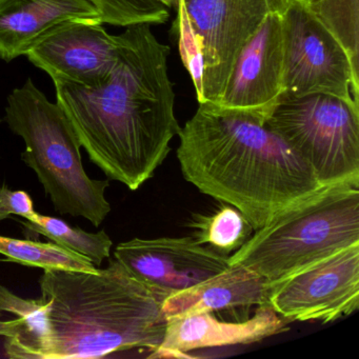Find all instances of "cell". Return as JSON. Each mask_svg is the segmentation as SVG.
<instances>
[{
	"label": "cell",
	"instance_id": "e0dca14e",
	"mask_svg": "<svg viewBox=\"0 0 359 359\" xmlns=\"http://www.w3.org/2000/svg\"><path fill=\"white\" fill-rule=\"evenodd\" d=\"M20 224L24 228L26 237L33 239L43 235L53 243L89 258L96 266H100L104 259L110 257L113 243L104 231L86 232L60 218L39 213H36L32 220L26 219Z\"/></svg>",
	"mask_w": 359,
	"mask_h": 359
},
{
	"label": "cell",
	"instance_id": "8992f818",
	"mask_svg": "<svg viewBox=\"0 0 359 359\" xmlns=\"http://www.w3.org/2000/svg\"><path fill=\"white\" fill-rule=\"evenodd\" d=\"M325 187L359 188V104L327 94L281 95L266 121Z\"/></svg>",
	"mask_w": 359,
	"mask_h": 359
},
{
	"label": "cell",
	"instance_id": "44dd1931",
	"mask_svg": "<svg viewBox=\"0 0 359 359\" xmlns=\"http://www.w3.org/2000/svg\"><path fill=\"white\" fill-rule=\"evenodd\" d=\"M104 24L130 27L140 24H163L170 18V8L159 0H91Z\"/></svg>",
	"mask_w": 359,
	"mask_h": 359
},
{
	"label": "cell",
	"instance_id": "cb8c5ba5",
	"mask_svg": "<svg viewBox=\"0 0 359 359\" xmlns=\"http://www.w3.org/2000/svg\"><path fill=\"white\" fill-rule=\"evenodd\" d=\"M159 1H161V3L167 6V7L171 8L173 7V6H177L178 0H159Z\"/></svg>",
	"mask_w": 359,
	"mask_h": 359
},
{
	"label": "cell",
	"instance_id": "484cf974",
	"mask_svg": "<svg viewBox=\"0 0 359 359\" xmlns=\"http://www.w3.org/2000/svg\"><path fill=\"white\" fill-rule=\"evenodd\" d=\"M0 123H1V119H0Z\"/></svg>",
	"mask_w": 359,
	"mask_h": 359
},
{
	"label": "cell",
	"instance_id": "ac0fdd59",
	"mask_svg": "<svg viewBox=\"0 0 359 359\" xmlns=\"http://www.w3.org/2000/svg\"><path fill=\"white\" fill-rule=\"evenodd\" d=\"M0 254L7 262H18L43 270L96 272L97 266L85 256L70 251L53 241L41 243L33 239H15L0 236Z\"/></svg>",
	"mask_w": 359,
	"mask_h": 359
},
{
	"label": "cell",
	"instance_id": "8fae6325",
	"mask_svg": "<svg viewBox=\"0 0 359 359\" xmlns=\"http://www.w3.org/2000/svg\"><path fill=\"white\" fill-rule=\"evenodd\" d=\"M118 35L107 32L102 20H72L46 35L28 53L53 83L95 88L114 68Z\"/></svg>",
	"mask_w": 359,
	"mask_h": 359
},
{
	"label": "cell",
	"instance_id": "52a82bcc",
	"mask_svg": "<svg viewBox=\"0 0 359 359\" xmlns=\"http://www.w3.org/2000/svg\"><path fill=\"white\" fill-rule=\"evenodd\" d=\"M291 0H178L203 54L199 104H215L239 52L271 14H283Z\"/></svg>",
	"mask_w": 359,
	"mask_h": 359
},
{
	"label": "cell",
	"instance_id": "ffe728a7",
	"mask_svg": "<svg viewBox=\"0 0 359 359\" xmlns=\"http://www.w3.org/2000/svg\"><path fill=\"white\" fill-rule=\"evenodd\" d=\"M306 6L344 48L359 73V0H318Z\"/></svg>",
	"mask_w": 359,
	"mask_h": 359
},
{
	"label": "cell",
	"instance_id": "3957f363",
	"mask_svg": "<svg viewBox=\"0 0 359 359\" xmlns=\"http://www.w3.org/2000/svg\"><path fill=\"white\" fill-rule=\"evenodd\" d=\"M48 304L41 359L102 358L132 348L152 353L165 337L163 296L111 259L96 272L43 270Z\"/></svg>",
	"mask_w": 359,
	"mask_h": 359
},
{
	"label": "cell",
	"instance_id": "6da1fadb",
	"mask_svg": "<svg viewBox=\"0 0 359 359\" xmlns=\"http://www.w3.org/2000/svg\"><path fill=\"white\" fill-rule=\"evenodd\" d=\"M114 68L95 88L56 81V102L79 144L109 180L136 191L154 175L178 135L175 93L170 81V48L150 25L118 35Z\"/></svg>",
	"mask_w": 359,
	"mask_h": 359
},
{
	"label": "cell",
	"instance_id": "7c38bea8",
	"mask_svg": "<svg viewBox=\"0 0 359 359\" xmlns=\"http://www.w3.org/2000/svg\"><path fill=\"white\" fill-rule=\"evenodd\" d=\"M283 93V14H271L239 52L215 106L266 121Z\"/></svg>",
	"mask_w": 359,
	"mask_h": 359
},
{
	"label": "cell",
	"instance_id": "5b68a950",
	"mask_svg": "<svg viewBox=\"0 0 359 359\" xmlns=\"http://www.w3.org/2000/svg\"><path fill=\"white\" fill-rule=\"evenodd\" d=\"M359 245V188L330 186L258 229L233 255L230 266L276 283L340 250Z\"/></svg>",
	"mask_w": 359,
	"mask_h": 359
},
{
	"label": "cell",
	"instance_id": "d6986e66",
	"mask_svg": "<svg viewBox=\"0 0 359 359\" xmlns=\"http://www.w3.org/2000/svg\"><path fill=\"white\" fill-rule=\"evenodd\" d=\"M190 226L197 243L224 255L237 251L255 231L245 215L228 203L209 215H197Z\"/></svg>",
	"mask_w": 359,
	"mask_h": 359
},
{
	"label": "cell",
	"instance_id": "7a4b0ae2",
	"mask_svg": "<svg viewBox=\"0 0 359 359\" xmlns=\"http://www.w3.org/2000/svg\"><path fill=\"white\" fill-rule=\"evenodd\" d=\"M178 136L184 177L203 194L236 208L255 231L325 188L253 113L199 104Z\"/></svg>",
	"mask_w": 359,
	"mask_h": 359
},
{
	"label": "cell",
	"instance_id": "4fadbf2b",
	"mask_svg": "<svg viewBox=\"0 0 359 359\" xmlns=\"http://www.w3.org/2000/svg\"><path fill=\"white\" fill-rule=\"evenodd\" d=\"M290 323L270 304L258 306L253 316L238 321L219 320L209 312L172 317L163 342L149 357L182 358L190 357V351L254 344L287 331Z\"/></svg>",
	"mask_w": 359,
	"mask_h": 359
},
{
	"label": "cell",
	"instance_id": "2e32d148",
	"mask_svg": "<svg viewBox=\"0 0 359 359\" xmlns=\"http://www.w3.org/2000/svg\"><path fill=\"white\" fill-rule=\"evenodd\" d=\"M48 304L43 298L26 299L0 285V310L24 320L20 333L5 337V350L12 359H41L46 337V313Z\"/></svg>",
	"mask_w": 359,
	"mask_h": 359
},
{
	"label": "cell",
	"instance_id": "d4e9b609",
	"mask_svg": "<svg viewBox=\"0 0 359 359\" xmlns=\"http://www.w3.org/2000/svg\"><path fill=\"white\" fill-rule=\"evenodd\" d=\"M302 3L306 4V5H311V4L316 3L318 0H300Z\"/></svg>",
	"mask_w": 359,
	"mask_h": 359
},
{
	"label": "cell",
	"instance_id": "9a60e30c",
	"mask_svg": "<svg viewBox=\"0 0 359 359\" xmlns=\"http://www.w3.org/2000/svg\"><path fill=\"white\" fill-rule=\"evenodd\" d=\"M271 283L260 275L241 266L207 279L190 289L163 299L165 319L201 312H220L269 304Z\"/></svg>",
	"mask_w": 359,
	"mask_h": 359
},
{
	"label": "cell",
	"instance_id": "277c9868",
	"mask_svg": "<svg viewBox=\"0 0 359 359\" xmlns=\"http://www.w3.org/2000/svg\"><path fill=\"white\" fill-rule=\"evenodd\" d=\"M6 123L24 140L22 159L35 172L54 209L100 226L111 212L109 180H92L81 161V144L66 113L28 79L8 96Z\"/></svg>",
	"mask_w": 359,
	"mask_h": 359
},
{
	"label": "cell",
	"instance_id": "9c48e42d",
	"mask_svg": "<svg viewBox=\"0 0 359 359\" xmlns=\"http://www.w3.org/2000/svg\"><path fill=\"white\" fill-rule=\"evenodd\" d=\"M269 304L291 321L331 323L359 308V245L271 285Z\"/></svg>",
	"mask_w": 359,
	"mask_h": 359
},
{
	"label": "cell",
	"instance_id": "603a6c76",
	"mask_svg": "<svg viewBox=\"0 0 359 359\" xmlns=\"http://www.w3.org/2000/svg\"><path fill=\"white\" fill-rule=\"evenodd\" d=\"M3 311L0 310V315ZM24 327V320L20 317L16 316V318L11 320H0V336L4 337H14L20 333Z\"/></svg>",
	"mask_w": 359,
	"mask_h": 359
},
{
	"label": "cell",
	"instance_id": "5bb4252c",
	"mask_svg": "<svg viewBox=\"0 0 359 359\" xmlns=\"http://www.w3.org/2000/svg\"><path fill=\"white\" fill-rule=\"evenodd\" d=\"M72 20H102V15L91 0H0V58L10 62L26 55Z\"/></svg>",
	"mask_w": 359,
	"mask_h": 359
},
{
	"label": "cell",
	"instance_id": "ba28073f",
	"mask_svg": "<svg viewBox=\"0 0 359 359\" xmlns=\"http://www.w3.org/2000/svg\"><path fill=\"white\" fill-rule=\"evenodd\" d=\"M283 93L327 94L359 104V73L308 6L291 0L283 14Z\"/></svg>",
	"mask_w": 359,
	"mask_h": 359
},
{
	"label": "cell",
	"instance_id": "30bf717a",
	"mask_svg": "<svg viewBox=\"0 0 359 359\" xmlns=\"http://www.w3.org/2000/svg\"><path fill=\"white\" fill-rule=\"evenodd\" d=\"M114 257L163 297L190 289L230 268L229 256L193 237L133 238L119 243Z\"/></svg>",
	"mask_w": 359,
	"mask_h": 359
},
{
	"label": "cell",
	"instance_id": "7402d4cb",
	"mask_svg": "<svg viewBox=\"0 0 359 359\" xmlns=\"http://www.w3.org/2000/svg\"><path fill=\"white\" fill-rule=\"evenodd\" d=\"M36 213L32 197L28 192L14 191L6 184H0V222L13 215L32 220Z\"/></svg>",
	"mask_w": 359,
	"mask_h": 359
}]
</instances>
